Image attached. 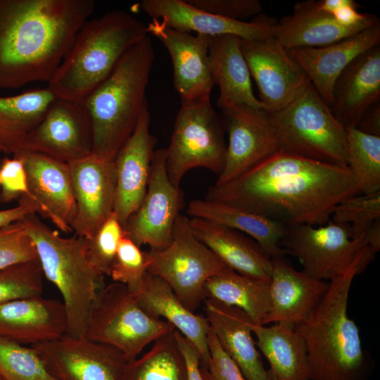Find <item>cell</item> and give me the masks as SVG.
<instances>
[{
  "instance_id": "cell-1",
  "label": "cell",
  "mask_w": 380,
  "mask_h": 380,
  "mask_svg": "<svg viewBox=\"0 0 380 380\" xmlns=\"http://www.w3.org/2000/svg\"><path fill=\"white\" fill-rule=\"evenodd\" d=\"M359 194L348 168L279 151L237 178L209 188L205 199L245 208L286 227L321 226L335 206Z\"/></svg>"
},
{
  "instance_id": "cell-2",
  "label": "cell",
  "mask_w": 380,
  "mask_h": 380,
  "mask_svg": "<svg viewBox=\"0 0 380 380\" xmlns=\"http://www.w3.org/2000/svg\"><path fill=\"white\" fill-rule=\"evenodd\" d=\"M94 8L92 0H0V89L48 83Z\"/></svg>"
},
{
  "instance_id": "cell-3",
  "label": "cell",
  "mask_w": 380,
  "mask_h": 380,
  "mask_svg": "<svg viewBox=\"0 0 380 380\" xmlns=\"http://www.w3.org/2000/svg\"><path fill=\"white\" fill-rule=\"evenodd\" d=\"M368 264L364 253L329 281L317 305L295 325L306 347L310 380H366L369 360L360 330L348 315V303L355 277Z\"/></svg>"
},
{
  "instance_id": "cell-4",
  "label": "cell",
  "mask_w": 380,
  "mask_h": 380,
  "mask_svg": "<svg viewBox=\"0 0 380 380\" xmlns=\"http://www.w3.org/2000/svg\"><path fill=\"white\" fill-rule=\"evenodd\" d=\"M153 58L147 36L123 55L82 102L91 120L94 155L114 160L148 109L146 92Z\"/></svg>"
},
{
  "instance_id": "cell-5",
  "label": "cell",
  "mask_w": 380,
  "mask_h": 380,
  "mask_svg": "<svg viewBox=\"0 0 380 380\" xmlns=\"http://www.w3.org/2000/svg\"><path fill=\"white\" fill-rule=\"evenodd\" d=\"M147 36L146 25L123 10L88 20L76 34L47 87L57 98L82 103L123 55Z\"/></svg>"
},
{
  "instance_id": "cell-6",
  "label": "cell",
  "mask_w": 380,
  "mask_h": 380,
  "mask_svg": "<svg viewBox=\"0 0 380 380\" xmlns=\"http://www.w3.org/2000/svg\"><path fill=\"white\" fill-rule=\"evenodd\" d=\"M23 222L34 245L44 277L63 297L68 319L66 334L84 336L90 307L105 285L104 277L88 260L86 239L75 234L61 236L36 214L27 216Z\"/></svg>"
},
{
  "instance_id": "cell-7",
  "label": "cell",
  "mask_w": 380,
  "mask_h": 380,
  "mask_svg": "<svg viewBox=\"0 0 380 380\" xmlns=\"http://www.w3.org/2000/svg\"><path fill=\"white\" fill-rule=\"evenodd\" d=\"M269 115L280 151L348 167L346 128L310 82L293 101Z\"/></svg>"
},
{
  "instance_id": "cell-8",
  "label": "cell",
  "mask_w": 380,
  "mask_h": 380,
  "mask_svg": "<svg viewBox=\"0 0 380 380\" xmlns=\"http://www.w3.org/2000/svg\"><path fill=\"white\" fill-rule=\"evenodd\" d=\"M175 328L147 314L125 285L113 282L97 293L87 317L84 336L121 351L127 362Z\"/></svg>"
},
{
  "instance_id": "cell-9",
  "label": "cell",
  "mask_w": 380,
  "mask_h": 380,
  "mask_svg": "<svg viewBox=\"0 0 380 380\" xmlns=\"http://www.w3.org/2000/svg\"><path fill=\"white\" fill-rule=\"evenodd\" d=\"M226 148L224 122L210 99L182 102L166 148V171L170 182L180 187L185 174L198 167L219 175L224 167Z\"/></svg>"
},
{
  "instance_id": "cell-10",
  "label": "cell",
  "mask_w": 380,
  "mask_h": 380,
  "mask_svg": "<svg viewBox=\"0 0 380 380\" xmlns=\"http://www.w3.org/2000/svg\"><path fill=\"white\" fill-rule=\"evenodd\" d=\"M145 253L147 272L163 279L193 312L205 300L207 281L227 267L194 234L189 217L182 214L175 221L170 244Z\"/></svg>"
},
{
  "instance_id": "cell-11",
  "label": "cell",
  "mask_w": 380,
  "mask_h": 380,
  "mask_svg": "<svg viewBox=\"0 0 380 380\" xmlns=\"http://www.w3.org/2000/svg\"><path fill=\"white\" fill-rule=\"evenodd\" d=\"M280 244L298 258L303 272L321 281H331L341 275L364 253L375 257L365 234L353 239L349 225L331 220L321 226L287 227Z\"/></svg>"
},
{
  "instance_id": "cell-12",
  "label": "cell",
  "mask_w": 380,
  "mask_h": 380,
  "mask_svg": "<svg viewBox=\"0 0 380 380\" xmlns=\"http://www.w3.org/2000/svg\"><path fill=\"white\" fill-rule=\"evenodd\" d=\"M166 148L156 149L152 159L147 190L138 209L129 217L124 229L138 246L151 250L167 247L184 205L180 187L170 181L166 171Z\"/></svg>"
},
{
  "instance_id": "cell-13",
  "label": "cell",
  "mask_w": 380,
  "mask_h": 380,
  "mask_svg": "<svg viewBox=\"0 0 380 380\" xmlns=\"http://www.w3.org/2000/svg\"><path fill=\"white\" fill-rule=\"evenodd\" d=\"M241 49L259 91V101L268 113L293 101L310 80L277 38L241 39Z\"/></svg>"
},
{
  "instance_id": "cell-14",
  "label": "cell",
  "mask_w": 380,
  "mask_h": 380,
  "mask_svg": "<svg viewBox=\"0 0 380 380\" xmlns=\"http://www.w3.org/2000/svg\"><path fill=\"white\" fill-rule=\"evenodd\" d=\"M58 380H120L127 360L117 348L64 334L32 346Z\"/></svg>"
},
{
  "instance_id": "cell-15",
  "label": "cell",
  "mask_w": 380,
  "mask_h": 380,
  "mask_svg": "<svg viewBox=\"0 0 380 380\" xmlns=\"http://www.w3.org/2000/svg\"><path fill=\"white\" fill-rule=\"evenodd\" d=\"M22 151L44 154L68 164L91 155V120L82 103L56 98L26 138Z\"/></svg>"
},
{
  "instance_id": "cell-16",
  "label": "cell",
  "mask_w": 380,
  "mask_h": 380,
  "mask_svg": "<svg viewBox=\"0 0 380 380\" xmlns=\"http://www.w3.org/2000/svg\"><path fill=\"white\" fill-rule=\"evenodd\" d=\"M228 133L224 167L215 184L227 183L280 151L270 118L262 108L222 111Z\"/></svg>"
},
{
  "instance_id": "cell-17",
  "label": "cell",
  "mask_w": 380,
  "mask_h": 380,
  "mask_svg": "<svg viewBox=\"0 0 380 380\" xmlns=\"http://www.w3.org/2000/svg\"><path fill=\"white\" fill-rule=\"evenodd\" d=\"M146 28L170 54L173 85L181 102L210 99L215 86L208 60L211 37L177 30L154 19Z\"/></svg>"
},
{
  "instance_id": "cell-18",
  "label": "cell",
  "mask_w": 380,
  "mask_h": 380,
  "mask_svg": "<svg viewBox=\"0 0 380 380\" xmlns=\"http://www.w3.org/2000/svg\"><path fill=\"white\" fill-rule=\"evenodd\" d=\"M68 165L76 205L72 232L89 239L113 212L116 189L114 162L91 153Z\"/></svg>"
},
{
  "instance_id": "cell-19",
  "label": "cell",
  "mask_w": 380,
  "mask_h": 380,
  "mask_svg": "<svg viewBox=\"0 0 380 380\" xmlns=\"http://www.w3.org/2000/svg\"><path fill=\"white\" fill-rule=\"evenodd\" d=\"M151 115L145 110L113 162L116 175L113 212L123 228L146 194L157 139L150 131Z\"/></svg>"
},
{
  "instance_id": "cell-20",
  "label": "cell",
  "mask_w": 380,
  "mask_h": 380,
  "mask_svg": "<svg viewBox=\"0 0 380 380\" xmlns=\"http://www.w3.org/2000/svg\"><path fill=\"white\" fill-rule=\"evenodd\" d=\"M142 11L152 19L177 30L208 37L232 35L254 40L273 35L277 22L260 13L251 21H239L200 10L182 0H144Z\"/></svg>"
},
{
  "instance_id": "cell-21",
  "label": "cell",
  "mask_w": 380,
  "mask_h": 380,
  "mask_svg": "<svg viewBox=\"0 0 380 380\" xmlns=\"http://www.w3.org/2000/svg\"><path fill=\"white\" fill-rule=\"evenodd\" d=\"M29 191L41 214L64 233L72 232L75 201L68 163L44 154L22 151Z\"/></svg>"
},
{
  "instance_id": "cell-22",
  "label": "cell",
  "mask_w": 380,
  "mask_h": 380,
  "mask_svg": "<svg viewBox=\"0 0 380 380\" xmlns=\"http://www.w3.org/2000/svg\"><path fill=\"white\" fill-rule=\"evenodd\" d=\"M380 44V23L333 44L288 50L322 99L331 106L335 82L359 55Z\"/></svg>"
},
{
  "instance_id": "cell-23",
  "label": "cell",
  "mask_w": 380,
  "mask_h": 380,
  "mask_svg": "<svg viewBox=\"0 0 380 380\" xmlns=\"http://www.w3.org/2000/svg\"><path fill=\"white\" fill-rule=\"evenodd\" d=\"M68 319L61 300L42 296L0 304V337L36 345L66 334Z\"/></svg>"
},
{
  "instance_id": "cell-24",
  "label": "cell",
  "mask_w": 380,
  "mask_h": 380,
  "mask_svg": "<svg viewBox=\"0 0 380 380\" xmlns=\"http://www.w3.org/2000/svg\"><path fill=\"white\" fill-rule=\"evenodd\" d=\"M369 13L360 23L346 27L340 25L330 13L321 9L318 1L307 0L294 4L293 12L276 22L273 35L287 50L324 46L379 23Z\"/></svg>"
},
{
  "instance_id": "cell-25",
  "label": "cell",
  "mask_w": 380,
  "mask_h": 380,
  "mask_svg": "<svg viewBox=\"0 0 380 380\" xmlns=\"http://www.w3.org/2000/svg\"><path fill=\"white\" fill-rule=\"evenodd\" d=\"M329 282L298 271L283 258H272L270 307L262 325L284 324L295 327L321 300Z\"/></svg>"
},
{
  "instance_id": "cell-26",
  "label": "cell",
  "mask_w": 380,
  "mask_h": 380,
  "mask_svg": "<svg viewBox=\"0 0 380 380\" xmlns=\"http://www.w3.org/2000/svg\"><path fill=\"white\" fill-rule=\"evenodd\" d=\"M380 98V46L357 56L339 75L331 110L345 128L355 127Z\"/></svg>"
},
{
  "instance_id": "cell-27",
  "label": "cell",
  "mask_w": 380,
  "mask_h": 380,
  "mask_svg": "<svg viewBox=\"0 0 380 380\" xmlns=\"http://www.w3.org/2000/svg\"><path fill=\"white\" fill-rule=\"evenodd\" d=\"M204 303L211 331L246 380H268L253 337L251 319L241 310L214 299L205 298Z\"/></svg>"
},
{
  "instance_id": "cell-28",
  "label": "cell",
  "mask_w": 380,
  "mask_h": 380,
  "mask_svg": "<svg viewBox=\"0 0 380 380\" xmlns=\"http://www.w3.org/2000/svg\"><path fill=\"white\" fill-rule=\"evenodd\" d=\"M134 293L147 314L170 323L194 345L201 356V369L204 370L210 357V326L206 317L189 310L163 279L150 272L146 273Z\"/></svg>"
},
{
  "instance_id": "cell-29",
  "label": "cell",
  "mask_w": 380,
  "mask_h": 380,
  "mask_svg": "<svg viewBox=\"0 0 380 380\" xmlns=\"http://www.w3.org/2000/svg\"><path fill=\"white\" fill-rule=\"evenodd\" d=\"M208 60L214 84L220 89L217 106L221 111L236 108H262L253 91L240 38L232 35L212 37Z\"/></svg>"
},
{
  "instance_id": "cell-30",
  "label": "cell",
  "mask_w": 380,
  "mask_h": 380,
  "mask_svg": "<svg viewBox=\"0 0 380 380\" xmlns=\"http://www.w3.org/2000/svg\"><path fill=\"white\" fill-rule=\"evenodd\" d=\"M194 234L228 267L251 277L270 279L272 258L248 236L231 228L189 217Z\"/></svg>"
},
{
  "instance_id": "cell-31",
  "label": "cell",
  "mask_w": 380,
  "mask_h": 380,
  "mask_svg": "<svg viewBox=\"0 0 380 380\" xmlns=\"http://www.w3.org/2000/svg\"><path fill=\"white\" fill-rule=\"evenodd\" d=\"M191 217L205 220L236 230L254 240L271 258H284L281 248L287 227L281 222L232 204L194 199L186 208Z\"/></svg>"
},
{
  "instance_id": "cell-32",
  "label": "cell",
  "mask_w": 380,
  "mask_h": 380,
  "mask_svg": "<svg viewBox=\"0 0 380 380\" xmlns=\"http://www.w3.org/2000/svg\"><path fill=\"white\" fill-rule=\"evenodd\" d=\"M258 349L266 357L268 380H310L307 350L294 327L251 324Z\"/></svg>"
},
{
  "instance_id": "cell-33",
  "label": "cell",
  "mask_w": 380,
  "mask_h": 380,
  "mask_svg": "<svg viewBox=\"0 0 380 380\" xmlns=\"http://www.w3.org/2000/svg\"><path fill=\"white\" fill-rule=\"evenodd\" d=\"M56 98L48 87L0 96V152L18 154Z\"/></svg>"
},
{
  "instance_id": "cell-34",
  "label": "cell",
  "mask_w": 380,
  "mask_h": 380,
  "mask_svg": "<svg viewBox=\"0 0 380 380\" xmlns=\"http://www.w3.org/2000/svg\"><path fill=\"white\" fill-rule=\"evenodd\" d=\"M270 280L241 274L226 267L205 285V299H214L243 311L262 324L270 307Z\"/></svg>"
},
{
  "instance_id": "cell-35",
  "label": "cell",
  "mask_w": 380,
  "mask_h": 380,
  "mask_svg": "<svg viewBox=\"0 0 380 380\" xmlns=\"http://www.w3.org/2000/svg\"><path fill=\"white\" fill-rule=\"evenodd\" d=\"M175 329L154 341L141 357L128 361L120 380H186V364Z\"/></svg>"
},
{
  "instance_id": "cell-36",
  "label": "cell",
  "mask_w": 380,
  "mask_h": 380,
  "mask_svg": "<svg viewBox=\"0 0 380 380\" xmlns=\"http://www.w3.org/2000/svg\"><path fill=\"white\" fill-rule=\"evenodd\" d=\"M348 167L357 184L359 194L380 191V137L346 128Z\"/></svg>"
},
{
  "instance_id": "cell-37",
  "label": "cell",
  "mask_w": 380,
  "mask_h": 380,
  "mask_svg": "<svg viewBox=\"0 0 380 380\" xmlns=\"http://www.w3.org/2000/svg\"><path fill=\"white\" fill-rule=\"evenodd\" d=\"M2 380H58L34 347L0 337Z\"/></svg>"
},
{
  "instance_id": "cell-38",
  "label": "cell",
  "mask_w": 380,
  "mask_h": 380,
  "mask_svg": "<svg viewBox=\"0 0 380 380\" xmlns=\"http://www.w3.org/2000/svg\"><path fill=\"white\" fill-rule=\"evenodd\" d=\"M44 277L38 259L0 270V304L42 296Z\"/></svg>"
},
{
  "instance_id": "cell-39",
  "label": "cell",
  "mask_w": 380,
  "mask_h": 380,
  "mask_svg": "<svg viewBox=\"0 0 380 380\" xmlns=\"http://www.w3.org/2000/svg\"><path fill=\"white\" fill-rule=\"evenodd\" d=\"M380 220V191L370 194L353 195L337 204L330 220L350 227L352 239L366 233Z\"/></svg>"
},
{
  "instance_id": "cell-40",
  "label": "cell",
  "mask_w": 380,
  "mask_h": 380,
  "mask_svg": "<svg viewBox=\"0 0 380 380\" xmlns=\"http://www.w3.org/2000/svg\"><path fill=\"white\" fill-rule=\"evenodd\" d=\"M125 235L123 227L113 212L91 239H85L88 260L100 275L109 276L120 241Z\"/></svg>"
},
{
  "instance_id": "cell-41",
  "label": "cell",
  "mask_w": 380,
  "mask_h": 380,
  "mask_svg": "<svg viewBox=\"0 0 380 380\" xmlns=\"http://www.w3.org/2000/svg\"><path fill=\"white\" fill-rule=\"evenodd\" d=\"M148 261L145 251L141 250L129 237L120 240L109 277L113 282L125 285L134 292L147 272Z\"/></svg>"
},
{
  "instance_id": "cell-42",
  "label": "cell",
  "mask_w": 380,
  "mask_h": 380,
  "mask_svg": "<svg viewBox=\"0 0 380 380\" xmlns=\"http://www.w3.org/2000/svg\"><path fill=\"white\" fill-rule=\"evenodd\" d=\"M35 259L36 249L23 220L0 228V270Z\"/></svg>"
},
{
  "instance_id": "cell-43",
  "label": "cell",
  "mask_w": 380,
  "mask_h": 380,
  "mask_svg": "<svg viewBox=\"0 0 380 380\" xmlns=\"http://www.w3.org/2000/svg\"><path fill=\"white\" fill-rule=\"evenodd\" d=\"M1 201L11 202L23 196L32 198L25 166L18 156H5L0 163Z\"/></svg>"
},
{
  "instance_id": "cell-44",
  "label": "cell",
  "mask_w": 380,
  "mask_h": 380,
  "mask_svg": "<svg viewBox=\"0 0 380 380\" xmlns=\"http://www.w3.org/2000/svg\"><path fill=\"white\" fill-rule=\"evenodd\" d=\"M195 8L222 18L248 21L262 11L258 0H187Z\"/></svg>"
},
{
  "instance_id": "cell-45",
  "label": "cell",
  "mask_w": 380,
  "mask_h": 380,
  "mask_svg": "<svg viewBox=\"0 0 380 380\" xmlns=\"http://www.w3.org/2000/svg\"><path fill=\"white\" fill-rule=\"evenodd\" d=\"M208 346L209 360L206 368L201 369L205 380H246L236 364L222 349L210 328Z\"/></svg>"
},
{
  "instance_id": "cell-46",
  "label": "cell",
  "mask_w": 380,
  "mask_h": 380,
  "mask_svg": "<svg viewBox=\"0 0 380 380\" xmlns=\"http://www.w3.org/2000/svg\"><path fill=\"white\" fill-rule=\"evenodd\" d=\"M319 6L330 13L341 25L350 27L364 20L369 13L357 11L358 4L353 0H319Z\"/></svg>"
},
{
  "instance_id": "cell-47",
  "label": "cell",
  "mask_w": 380,
  "mask_h": 380,
  "mask_svg": "<svg viewBox=\"0 0 380 380\" xmlns=\"http://www.w3.org/2000/svg\"><path fill=\"white\" fill-rule=\"evenodd\" d=\"M175 336L185 361L186 380H205L201 367V356L197 348L176 329Z\"/></svg>"
},
{
  "instance_id": "cell-48",
  "label": "cell",
  "mask_w": 380,
  "mask_h": 380,
  "mask_svg": "<svg viewBox=\"0 0 380 380\" xmlns=\"http://www.w3.org/2000/svg\"><path fill=\"white\" fill-rule=\"evenodd\" d=\"M37 213L41 214L37 203L29 196H23L18 199L16 206L0 210V228Z\"/></svg>"
},
{
  "instance_id": "cell-49",
  "label": "cell",
  "mask_w": 380,
  "mask_h": 380,
  "mask_svg": "<svg viewBox=\"0 0 380 380\" xmlns=\"http://www.w3.org/2000/svg\"><path fill=\"white\" fill-rule=\"evenodd\" d=\"M361 132L380 137V105L376 102L361 117L355 127Z\"/></svg>"
},
{
  "instance_id": "cell-50",
  "label": "cell",
  "mask_w": 380,
  "mask_h": 380,
  "mask_svg": "<svg viewBox=\"0 0 380 380\" xmlns=\"http://www.w3.org/2000/svg\"><path fill=\"white\" fill-rule=\"evenodd\" d=\"M0 163H1V162H0ZM0 202H1V185H0Z\"/></svg>"
},
{
  "instance_id": "cell-51",
  "label": "cell",
  "mask_w": 380,
  "mask_h": 380,
  "mask_svg": "<svg viewBox=\"0 0 380 380\" xmlns=\"http://www.w3.org/2000/svg\"><path fill=\"white\" fill-rule=\"evenodd\" d=\"M0 380H2V379H1V377H0Z\"/></svg>"
},
{
  "instance_id": "cell-52",
  "label": "cell",
  "mask_w": 380,
  "mask_h": 380,
  "mask_svg": "<svg viewBox=\"0 0 380 380\" xmlns=\"http://www.w3.org/2000/svg\"><path fill=\"white\" fill-rule=\"evenodd\" d=\"M0 162H1V159H0Z\"/></svg>"
}]
</instances>
